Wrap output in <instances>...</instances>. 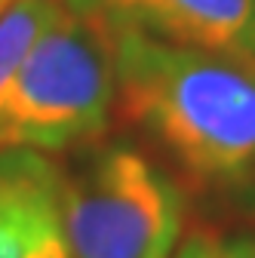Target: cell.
<instances>
[{"label":"cell","mask_w":255,"mask_h":258,"mask_svg":"<svg viewBox=\"0 0 255 258\" xmlns=\"http://www.w3.org/2000/svg\"><path fill=\"white\" fill-rule=\"evenodd\" d=\"M108 28L114 117L145 139L184 194L255 215V61Z\"/></svg>","instance_id":"6da1fadb"},{"label":"cell","mask_w":255,"mask_h":258,"mask_svg":"<svg viewBox=\"0 0 255 258\" xmlns=\"http://www.w3.org/2000/svg\"><path fill=\"white\" fill-rule=\"evenodd\" d=\"M114 105L111 28L102 16L65 4L16 77L4 117V148L61 154L95 145L111 129Z\"/></svg>","instance_id":"7a4b0ae2"},{"label":"cell","mask_w":255,"mask_h":258,"mask_svg":"<svg viewBox=\"0 0 255 258\" xmlns=\"http://www.w3.org/2000/svg\"><path fill=\"white\" fill-rule=\"evenodd\" d=\"M61 221L71 258H172L187 194L145 148L102 139L61 169Z\"/></svg>","instance_id":"3957f363"},{"label":"cell","mask_w":255,"mask_h":258,"mask_svg":"<svg viewBox=\"0 0 255 258\" xmlns=\"http://www.w3.org/2000/svg\"><path fill=\"white\" fill-rule=\"evenodd\" d=\"M71 10L95 13L108 25L255 61V0H65Z\"/></svg>","instance_id":"277c9868"},{"label":"cell","mask_w":255,"mask_h":258,"mask_svg":"<svg viewBox=\"0 0 255 258\" xmlns=\"http://www.w3.org/2000/svg\"><path fill=\"white\" fill-rule=\"evenodd\" d=\"M0 258H71L61 166L40 151H0Z\"/></svg>","instance_id":"5b68a950"},{"label":"cell","mask_w":255,"mask_h":258,"mask_svg":"<svg viewBox=\"0 0 255 258\" xmlns=\"http://www.w3.org/2000/svg\"><path fill=\"white\" fill-rule=\"evenodd\" d=\"M65 0H10L0 13V151H4V117L22 64L37 37L58 19Z\"/></svg>","instance_id":"8992f818"},{"label":"cell","mask_w":255,"mask_h":258,"mask_svg":"<svg viewBox=\"0 0 255 258\" xmlns=\"http://www.w3.org/2000/svg\"><path fill=\"white\" fill-rule=\"evenodd\" d=\"M172 258H255V231H221L200 224L181 237Z\"/></svg>","instance_id":"52a82bcc"},{"label":"cell","mask_w":255,"mask_h":258,"mask_svg":"<svg viewBox=\"0 0 255 258\" xmlns=\"http://www.w3.org/2000/svg\"><path fill=\"white\" fill-rule=\"evenodd\" d=\"M7 4H10V0H0V13H4V10H7Z\"/></svg>","instance_id":"ba28073f"}]
</instances>
